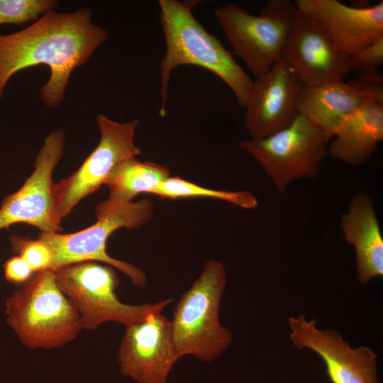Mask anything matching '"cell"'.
<instances>
[{
  "label": "cell",
  "mask_w": 383,
  "mask_h": 383,
  "mask_svg": "<svg viewBox=\"0 0 383 383\" xmlns=\"http://www.w3.org/2000/svg\"><path fill=\"white\" fill-rule=\"evenodd\" d=\"M170 177L169 169L162 165L143 162L131 157L118 163L104 181L109 188V198L104 201L110 206L132 201L140 193L152 194L163 181Z\"/></svg>",
  "instance_id": "19"
},
{
  "label": "cell",
  "mask_w": 383,
  "mask_h": 383,
  "mask_svg": "<svg viewBox=\"0 0 383 383\" xmlns=\"http://www.w3.org/2000/svg\"><path fill=\"white\" fill-rule=\"evenodd\" d=\"M4 270L5 279L15 283L27 282L33 272L28 264L18 255L8 259L4 265Z\"/></svg>",
  "instance_id": "25"
},
{
  "label": "cell",
  "mask_w": 383,
  "mask_h": 383,
  "mask_svg": "<svg viewBox=\"0 0 383 383\" xmlns=\"http://www.w3.org/2000/svg\"><path fill=\"white\" fill-rule=\"evenodd\" d=\"M179 358L171 321L162 313L126 326L118 350L121 372L137 383H167Z\"/></svg>",
  "instance_id": "12"
},
{
  "label": "cell",
  "mask_w": 383,
  "mask_h": 383,
  "mask_svg": "<svg viewBox=\"0 0 383 383\" xmlns=\"http://www.w3.org/2000/svg\"><path fill=\"white\" fill-rule=\"evenodd\" d=\"M57 284L78 313L82 329L95 330L106 322L128 326L162 313L172 299L131 305L118 298L119 280L114 267L96 261L62 266L54 270Z\"/></svg>",
  "instance_id": "6"
},
{
  "label": "cell",
  "mask_w": 383,
  "mask_h": 383,
  "mask_svg": "<svg viewBox=\"0 0 383 383\" xmlns=\"http://www.w3.org/2000/svg\"><path fill=\"white\" fill-rule=\"evenodd\" d=\"M96 123L101 135L96 148L75 172L54 184L56 216L60 223L82 199L104 184L118 163L141 152L134 143L138 120L118 123L99 113Z\"/></svg>",
  "instance_id": "9"
},
{
  "label": "cell",
  "mask_w": 383,
  "mask_h": 383,
  "mask_svg": "<svg viewBox=\"0 0 383 383\" xmlns=\"http://www.w3.org/2000/svg\"><path fill=\"white\" fill-rule=\"evenodd\" d=\"M65 145V133L62 128L48 135L35 157L33 173L18 190L1 201L0 231L24 223L43 233L62 231L56 216L52 174Z\"/></svg>",
  "instance_id": "10"
},
{
  "label": "cell",
  "mask_w": 383,
  "mask_h": 383,
  "mask_svg": "<svg viewBox=\"0 0 383 383\" xmlns=\"http://www.w3.org/2000/svg\"><path fill=\"white\" fill-rule=\"evenodd\" d=\"M366 100L350 82L304 85L299 99V114L320 131L329 143L345 118Z\"/></svg>",
  "instance_id": "17"
},
{
  "label": "cell",
  "mask_w": 383,
  "mask_h": 383,
  "mask_svg": "<svg viewBox=\"0 0 383 383\" xmlns=\"http://www.w3.org/2000/svg\"><path fill=\"white\" fill-rule=\"evenodd\" d=\"M160 197L177 199L185 197H211L226 201L245 209L257 207V198L249 191H223L206 189L180 177H168L152 192Z\"/></svg>",
  "instance_id": "20"
},
{
  "label": "cell",
  "mask_w": 383,
  "mask_h": 383,
  "mask_svg": "<svg viewBox=\"0 0 383 383\" xmlns=\"http://www.w3.org/2000/svg\"><path fill=\"white\" fill-rule=\"evenodd\" d=\"M328 142L301 115L287 127L261 139H246L239 147L262 167L277 192H285L289 184L313 179L328 155Z\"/></svg>",
  "instance_id": "8"
},
{
  "label": "cell",
  "mask_w": 383,
  "mask_h": 383,
  "mask_svg": "<svg viewBox=\"0 0 383 383\" xmlns=\"http://www.w3.org/2000/svg\"><path fill=\"white\" fill-rule=\"evenodd\" d=\"M304 84L283 58L255 77L245 105V126L251 139L271 135L290 125L299 115Z\"/></svg>",
  "instance_id": "13"
},
{
  "label": "cell",
  "mask_w": 383,
  "mask_h": 383,
  "mask_svg": "<svg viewBox=\"0 0 383 383\" xmlns=\"http://www.w3.org/2000/svg\"><path fill=\"white\" fill-rule=\"evenodd\" d=\"M58 4L56 0H0V26L35 22L41 14L54 10Z\"/></svg>",
  "instance_id": "21"
},
{
  "label": "cell",
  "mask_w": 383,
  "mask_h": 383,
  "mask_svg": "<svg viewBox=\"0 0 383 383\" xmlns=\"http://www.w3.org/2000/svg\"><path fill=\"white\" fill-rule=\"evenodd\" d=\"M5 313L22 344L30 348L61 347L82 329L79 315L49 269L36 272L7 299Z\"/></svg>",
  "instance_id": "4"
},
{
  "label": "cell",
  "mask_w": 383,
  "mask_h": 383,
  "mask_svg": "<svg viewBox=\"0 0 383 383\" xmlns=\"http://www.w3.org/2000/svg\"><path fill=\"white\" fill-rule=\"evenodd\" d=\"M297 8L289 0H270L253 15L228 3L213 10V16L235 55L257 77L282 58V52Z\"/></svg>",
  "instance_id": "7"
},
{
  "label": "cell",
  "mask_w": 383,
  "mask_h": 383,
  "mask_svg": "<svg viewBox=\"0 0 383 383\" xmlns=\"http://www.w3.org/2000/svg\"><path fill=\"white\" fill-rule=\"evenodd\" d=\"M91 17L88 8L66 13L51 10L20 31L0 34V100L16 73L44 65L50 76L40 89V99L48 108L60 106L74 70L86 64L108 39V32Z\"/></svg>",
  "instance_id": "1"
},
{
  "label": "cell",
  "mask_w": 383,
  "mask_h": 383,
  "mask_svg": "<svg viewBox=\"0 0 383 383\" xmlns=\"http://www.w3.org/2000/svg\"><path fill=\"white\" fill-rule=\"evenodd\" d=\"M345 240L354 248L356 277L362 284L383 276V237L374 201L362 191L349 202L348 211L340 219Z\"/></svg>",
  "instance_id": "16"
},
{
  "label": "cell",
  "mask_w": 383,
  "mask_h": 383,
  "mask_svg": "<svg viewBox=\"0 0 383 383\" xmlns=\"http://www.w3.org/2000/svg\"><path fill=\"white\" fill-rule=\"evenodd\" d=\"M158 4L166 43L165 55L160 64V115H165L171 73L184 65L200 67L216 74L228 85L238 104L244 108L252 80L236 62L232 53L198 21L189 4L159 0Z\"/></svg>",
  "instance_id": "2"
},
{
  "label": "cell",
  "mask_w": 383,
  "mask_h": 383,
  "mask_svg": "<svg viewBox=\"0 0 383 383\" xmlns=\"http://www.w3.org/2000/svg\"><path fill=\"white\" fill-rule=\"evenodd\" d=\"M226 282L223 264L217 260H209L179 298L170 320L179 358L192 355L201 362H211L232 344L233 333L219 320Z\"/></svg>",
  "instance_id": "3"
},
{
  "label": "cell",
  "mask_w": 383,
  "mask_h": 383,
  "mask_svg": "<svg viewBox=\"0 0 383 383\" xmlns=\"http://www.w3.org/2000/svg\"><path fill=\"white\" fill-rule=\"evenodd\" d=\"M289 338L298 350H309L323 362L331 383H380L377 355L368 346L352 348L333 329H320L315 319L289 317Z\"/></svg>",
  "instance_id": "11"
},
{
  "label": "cell",
  "mask_w": 383,
  "mask_h": 383,
  "mask_svg": "<svg viewBox=\"0 0 383 383\" xmlns=\"http://www.w3.org/2000/svg\"><path fill=\"white\" fill-rule=\"evenodd\" d=\"M334 45L350 56L383 35V1L373 6H347L337 0H295Z\"/></svg>",
  "instance_id": "15"
},
{
  "label": "cell",
  "mask_w": 383,
  "mask_h": 383,
  "mask_svg": "<svg viewBox=\"0 0 383 383\" xmlns=\"http://www.w3.org/2000/svg\"><path fill=\"white\" fill-rule=\"evenodd\" d=\"M383 140V104L366 100L336 130L328 154L350 166L363 165Z\"/></svg>",
  "instance_id": "18"
},
{
  "label": "cell",
  "mask_w": 383,
  "mask_h": 383,
  "mask_svg": "<svg viewBox=\"0 0 383 383\" xmlns=\"http://www.w3.org/2000/svg\"><path fill=\"white\" fill-rule=\"evenodd\" d=\"M9 239L12 251L21 257L33 272L50 268L51 253L48 248L40 240H34L16 235H11Z\"/></svg>",
  "instance_id": "22"
},
{
  "label": "cell",
  "mask_w": 383,
  "mask_h": 383,
  "mask_svg": "<svg viewBox=\"0 0 383 383\" xmlns=\"http://www.w3.org/2000/svg\"><path fill=\"white\" fill-rule=\"evenodd\" d=\"M349 57L334 45L313 18L297 9L282 58L294 70L304 85L344 81L350 72Z\"/></svg>",
  "instance_id": "14"
},
{
  "label": "cell",
  "mask_w": 383,
  "mask_h": 383,
  "mask_svg": "<svg viewBox=\"0 0 383 383\" xmlns=\"http://www.w3.org/2000/svg\"><path fill=\"white\" fill-rule=\"evenodd\" d=\"M367 99L383 104V77L379 71L356 74L350 81Z\"/></svg>",
  "instance_id": "24"
},
{
  "label": "cell",
  "mask_w": 383,
  "mask_h": 383,
  "mask_svg": "<svg viewBox=\"0 0 383 383\" xmlns=\"http://www.w3.org/2000/svg\"><path fill=\"white\" fill-rule=\"evenodd\" d=\"M153 210V203L148 199L115 206L101 201L95 209L96 222L89 228L69 234L41 232L38 240L51 253L49 270L54 271L70 264L96 261L118 269L131 279L133 285L144 289L147 284L145 273L131 263L109 255L106 244L117 229L139 228L147 223Z\"/></svg>",
  "instance_id": "5"
},
{
  "label": "cell",
  "mask_w": 383,
  "mask_h": 383,
  "mask_svg": "<svg viewBox=\"0 0 383 383\" xmlns=\"http://www.w3.org/2000/svg\"><path fill=\"white\" fill-rule=\"evenodd\" d=\"M383 65V35L349 57L350 72L361 74L379 71Z\"/></svg>",
  "instance_id": "23"
}]
</instances>
